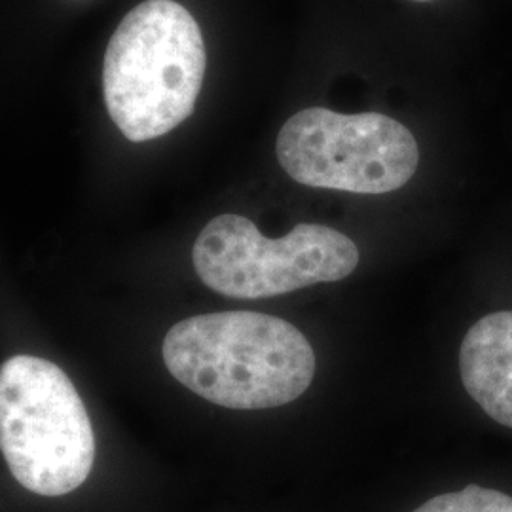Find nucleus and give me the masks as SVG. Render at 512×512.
<instances>
[{
    "mask_svg": "<svg viewBox=\"0 0 512 512\" xmlns=\"http://www.w3.org/2000/svg\"><path fill=\"white\" fill-rule=\"evenodd\" d=\"M414 512H512V497L473 484L461 492L437 495Z\"/></svg>",
    "mask_w": 512,
    "mask_h": 512,
    "instance_id": "obj_7",
    "label": "nucleus"
},
{
    "mask_svg": "<svg viewBox=\"0 0 512 512\" xmlns=\"http://www.w3.org/2000/svg\"><path fill=\"white\" fill-rule=\"evenodd\" d=\"M416 2H429V0H416Z\"/></svg>",
    "mask_w": 512,
    "mask_h": 512,
    "instance_id": "obj_8",
    "label": "nucleus"
},
{
    "mask_svg": "<svg viewBox=\"0 0 512 512\" xmlns=\"http://www.w3.org/2000/svg\"><path fill=\"white\" fill-rule=\"evenodd\" d=\"M459 372L467 393L492 420L512 429V311H495L465 334Z\"/></svg>",
    "mask_w": 512,
    "mask_h": 512,
    "instance_id": "obj_6",
    "label": "nucleus"
},
{
    "mask_svg": "<svg viewBox=\"0 0 512 512\" xmlns=\"http://www.w3.org/2000/svg\"><path fill=\"white\" fill-rule=\"evenodd\" d=\"M192 260L211 291L258 300L346 279L359 266V249L323 224H298L287 236L270 239L253 220L226 213L203 228Z\"/></svg>",
    "mask_w": 512,
    "mask_h": 512,
    "instance_id": "obj_4",
    "label": "nucleus"
},
{
    "mask_svg": "<svg viewBox=\"0 0 512 512\" xmlns=\"http://www.w3.org/2000/svg\"><path fill=\"white\" fill-rule=\"evenodd\" d=\"M205 44L192 14L175 0L133 8L110 38L103 95L126 139L143 143L194 112L205 74Z\"/></svg>",
    "mask_w": 512,
    "mask_h": 512,
    "instance_id": "obj_2",
    "label": "nucleus"
},
{
    "mask_svg": "<svg viewBox=\"0 0 512 512\" xmlns=\"http://www.w3.org/2000/svg\"><path fill=\"white\" fill-rule=\"evenodd\" d=\"M277 160L296 183L351 194H387L403 188L420 162L414 135L378 114L300 110L279 131Z\"/></svg>",
    "mask_w": 512,
    "mask_h": 512,
    "instance_id": "obj_5",
    "label": "nucleus"
},
{
    "mask_svg": "<svg viewBox=\"0 0 512 512\" xmlns=\"http://www.w3.org/2000/svg\"><path fill=\"white\" fill-rule=\"evenodd\" d=\"M171 376L209 403L266 410L302 397L315 376V353L293 323L258 311L188 317L165 334Z\"/></svg>",
    "mask_w": 512,
    "mask_h": 512,
    "instance_id": "obj_1",
    "label": "nucleus"
},
{
    "mask_svg": "<svg viewBox=\"0 0 512 512\" xmlns=\"http://www.w3.org/2000/svg\"><path fill=\"white\" fill-rule=\"evenodd\" d=\"M0 452L33 494L59 497L86 482L95 458L92 421L59 366L33 355L0 366Z\"/></svg>",
    "mask_w": 512,
    "mask_h": 512,
    "instance_id": "obj_3",
    "label": "nucleus"
}]
</instances>
